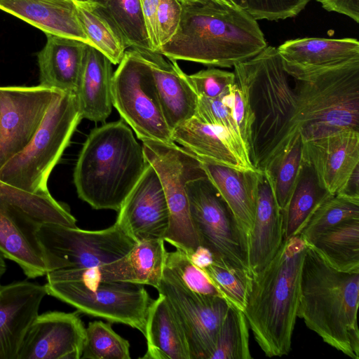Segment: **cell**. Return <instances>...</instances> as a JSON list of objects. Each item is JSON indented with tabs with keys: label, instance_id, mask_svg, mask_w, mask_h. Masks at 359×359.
<instances>
[{
	"label": "cell",
	"instance_id": "277c9868",
	"mask_svg": "<svg viewBox=\"0 0 359 359\" xmlns=\"http://www.w3.org/2000/svg\"><path fill=\"white\" fill-rule=\"evenodd\" d=\"M306 245L297 317L324 342L353 359H358L359 272L334 269Z\"/></svg>",
	"mask_w": 359,
	"mask_h": 359
},
{
	"label": "cell",
	"instance_id": "52a82bcc",
	"mask_svg": "<svg viewBox=\"0 0 359 359\" xmlns=\"http://www.w3.org/2000/svg\"><path fill=\"white\" fill-rule=\"evenodd\" d=\"M296 81V123L302 142L359 131V60Z\"/></svg>",
	"mask_w": 359,
	"mask_h": 359
},
{
	"label": "cell",
	"instance_id": "5bb4252c",
	"mask_svg": "<svg viewBox=\"0 0 359 359\" xmlns=\"http://www.w3.org/2000/svg\"><path fill=\"white\" fill-rule=\"evenodd\" d=\"M167 299L186 339L190 359H210L229 303L191 291L167 269L156 289Z\"/></svg>",
	"mask_w": 359,
	"mask_h": 359
},
{
	"label": "cell",
	"instance_id": "d6986e66",
	"mask_svg": "<svg viewBox=\"0 0 359 359\" xmlns=\"http://www.w3.org/2000/svg\"><path fill=\"white\" fill-rule=\"evenodd\" d=\"M276 48L285 72L297 81L359 60V42L353 38H299Z\"/></svg>",
	"mask_w": 359,
	"mask_h": 359
},
{
	"label": "cell",
	"instance_id": "44dd1931",
	"mask_svg": "<svg viewBox=\"0 0 359 359\" xmlns=\"http://www.w3.org/2000/svg\"><path fill=\"white\" fill-rule=\"evenodd\" d=\"M46 294L44 285L27 280L0 286V359H18L27 331Z\"/></svg>",
	"mask_w": 359,
	"mask_h": 359
},
{
	"label": "cell",
	"instance_id": "ffe728a7",
	"mask_svg": "<svg viewBox=\"0 0 359 359\" xmlns=\"http://www.w3.org/2000/svg\"><path fill=\"white\" fill-rule=\"evenodd\" d=\"M174 142L198 159L241 170H255L245 143L226 128L193 116L172 130Z\"/></svg>",
	"mask_w": 359,
	"mask_h": 359
},
{
	"label": "cell",
	"instance_id": "ba28073f",
	"mask_svg": "<svg viewBox=\"0 0 359 359\" xmlns=\"http://www.w3.org/2000/svg\"><path fill=\"white\" fill-rule=\"evenodd\" d=\"M81 119L75 94L59 90L29 144L0 168V182L29 192L48 190V177Z\"/></svg>",
	"mask_w": 359,
	"mask_h": 359
},
{
	"label": "cell",
	"instance_id": "9c48e42d",
	"mask_svg": "<svg viewBox=\"0 0 359 359\" xmlns=\"http://www.w3.org/2000/svg\"><path fill=\"white\" fill-rule=\"evenodd\" d=\"M142 142L147 161L156 171L167 201L169 226L164 241L189 256L200 244L191 220L187 184L207 177L205 172L198 157L175 142Z\"/></svg>",
	"mask_w": 359,
	"mask_h": 359
},
{
	"label": "cell",
	"instance_id": "8d00e7d4",
	"mask_svg": "<svg viewBox=\"0 0 359 359\" xmlns=\"http://www.w3.org/2000/svg\"><path fill=\"white\" fill-rule=\"evenodd\" d=\"M203 270L219 296L229 305L244 311L250 290L251 273L222 261H213Z\"/></svg>",
	"mask_w": 359,
	"mask_h": 359
},
{
	"label": "cell",
	"instance_id": "6da1fadb",
	"mask_svg": "<svg viewBox=\"0 0 359 359\" xmlns=\"http://www.w3.org/2000/svg\"><path fill=\"white\" fill-rule=\"evenodd\" d=\"M236 81L252 116L249 156L256 170L268 169L299 134L297 95L277 48L267 46L255 57L235 66Z\"/></svg>",
	"mask_w": 359,
	"mask_h": 359
},
{
	"label": "cell",
	"instance_id": "d590c367",
	"mask_svg": "<svg viewBox=\"0 0 359 359\" xmlns=\"http://www.w3.org/2000/svg\"><path fill=\"white\" fill-rule=\"evenodd\" d=\"M248 328L244 312L230 305L210 359H251Z\"/></svg>",
	"mask_w": 359,
	"mask_h": 359
},
{
	"label": "cell",
	"instance_id": "30bf717a",
	"mask_svg": "<svg viewBox=\"0 0 359 359\" xmlns=\"http://www.w3.org/2000/svg\"><path fill=\"white\" fill-rule=\"evenodd\" d=\"M38 239L46 273L97 268L123 257L136 243L115 223L94 231L45 224L38 232Z\"/></svg>",
	"mask_w": 359,
	"mask_h": 359
},
{
	"label": "cell",
	"instance_id": "3957f363",
	"mask_svg": "<svg viewBox=\"0 0 359 359\" xmlns=\"http://www.w3.org/2000/svg\"><path fill=\"white\" fill-rule=\"evenodd\" d=\"M306 246L299 235L284 239L273 258L252 275L243 312L255 341L268 357H281L291 350Z\"/></svg>",
	"mask_w": 359,
	"mask_h": 359
},
{
	"label": "cell",
	"instance_id": "4316f807",
	"mask_svg": "<svg viewBox=\"0 0 359 359\" xmlns=\"http://www.w3.org/2000/svg\"><path fill=\"white\" fill-rule=\"evenodd\" d=\"M163 239L136 242L123 257L97 267L100 281H119L155 287L163 278L167 250Z\"/></svg>",
	"mask_w": 359,
	"mask_h": 359
},
{
	"label": "cell",
	"instance_id": "603a6c76",
	"mask_svg": "<svg viewBox=\"0 0 359 359\" xmlns=\"http://www.w3.org/2000/svg\"><path fill=\"white\" fill-rule=\"evenodd\" d=\"M200 161L208 178L231 211L248 249L262 172L241 170Z\"/></svg>",
	"mask_w": 359,
	"mask_h": 359
},
{
	"label": "cell",
	"instance_id": "8992f818",
	"mask_svg": "<svg viewBox=\"0 0 359 359\" xmlns=\"http://www.w3.org/2000/svg\"><path fill=\"white\" fill-rule=\"evenodd\" d=\"M45 224L77 226L68 206L48 190L29 192L0 182V253L18 264L29 278L46 274L38 239Z\"/></svg>",
	"mask_w": 359,
	"mask_h": 359
},
{
	"label": "cell",
	"instance_id": "f35d334b",
	"mask_svg": "<svg viewBox=\"0 0 359 359\" xmlns=\"http://www.w3.org/2000/svg\"><path fill=\"white\" fill-rule=\"evenodd\" d=\"M165 268L191 291L219 296L205 271L196 266L183 250L176 248L175 251L168 252Z\"/></svg>",
	"mask_w": 359,
	"mask_h": 359
},
{
	"label": "cell",
	"instance_id": "f6af8a7d",
	"mask_svg": "<svg viewBox=\"0 0 359 359\" xmlns=\"http://www.w3.org/2000/svg\"><path fill=\"white\" fill-rule=\"evenodd\" d=\"M327 11L345 15L359 22V0H316Z\"/></svg>",
	"mask_w": 359,
	"mask_h": 359
},
{
	"label": "cell",
	"instance_id": "681fc988",
	"mask_svg": "<svg viewBox=\"0 0 359 359\" xmlns=\"http://www.w3.org/2000/svg\"><path fill=\"white\" fill-rule=\"evenodd\" d=\"M7 266L6 262L4 260V257L2 254L0 253V286L1 285V279L3 275L5 273L6 271Z\"/></svg>",
	"mask_w": 359,
	"mask_h": 359
},
{
	"label": "cell",
	"instance_id": "d4e9b609",
	"mask_svg": "<svg viewBox=\"0 0 359 359\" xmlns=\"http://www.w3.org/2000/svg\"><path fill=\"white\" fill-rule=\"evenodd\" d=\"M0 10L24 20L46 34L74 39L93 47L72 0H0Z\"/></svg>",
	"mask_w": 359,
	"mask_h": 359
},
{
	"label": "cell",
	"instance_id": "60d3db41",
	"mask_svg": "<svg viewBox=\"0 0 359 359\" xmlns=\"http://www.w3.org/2000/svg\"><path fill=\"white\" fill-rule=\"evenodd\" d=\"M219 98L229 110L249 151L248 142L253 121L245 95L236 81Z\"/></svg>",
	"mask_w": 359,
	"mask_h": 359
},
{
	"label": "cell",
	"instance_id": "ac0fdd59",
	"mask_svg": "<svg viewBox=\"0 0 359 359\" xmlns=\"http://www.w3.org/2000/svg\"><path fill=\"white\" fill-rule=\"evenodd\" d=\"M302 161L311 167L323 189L339 193L359 167V131L344 130L303 142Z\"/></svg>",
	"mask_w": 359,
	"mask_h": 359
},
{
	"label": "cell",
	"instance_id": "4fadbf2b",
	"mask_svg": "<svg viewBox=\"0 0 359 359\" xmlns=\"http://www.w3.org/2000/svg\"><path fill=\"white\" fill-rule=\"evenodd\" d=\"M187 191L191 220L200 245L210 251L213 261H222L250 272L240 229L208 177L189 182Z\"/></svg>",
	"mask_w": 359,
	"mask_h": 359
},
{
	"label": "cell",
	"instance_id": "7c38bea8",
	"mask_svg": "<svg viewBox=\"0 0 359 359\" xmlns=\"http://www.w3.org/2000/svg\"><path fill=\"white\" fill-rule=\"evenodd\" d=\"M113 74V106L141 141L174 142L164 117L151 69L140 56L126 50Z\"/></svg>",
	"mask_w": 359,
	"mask_h": 359
},
{
	"label": "cell",
	"instance_id": "7bdbcfd3",
	"mask_svg": "<svg viewBox=\"0 0 359 359\" xmlns=\"http://www.w3.org/2000/svg\"><path fill=\"white\" fill-rule=\"evenodd\" d=\"M182 15V4L178 0H160L157 11V27L160 48L169 42L176 34L180 24Z\"/></svg>",
	"mask_w": 359,
	"mask_h": 359
},
{
	"label": "cell",
	"instance_id": "9a60e30c",
	"mask_svg": "<svg viewBox=\"0 0 359 359\" xmlns=\"http://www.w3.org/2000/svg\"><path fill=\"white\" fill-rule=\"evenodd\" d=\"M58 91L39 84L0 86V168L29 144Z\"/></svg>",
	"mask_w": 359,
	"mask_h": 359
},
{
	"label": "cell",
	"instance_id": "ab89813d",
	"mask_svg": "<svg viewBox=\"0 0 359 359\" xmlns=\"http://www.w3.org/2000/svg\"><path fill=\"white\" fill-rule=\"evenodd\" d=\"M187 77L198 97H218L236 83L233 72L217 68L202 69Z\"/></svg>",
	"mask_w": 359,
	"mask_h": 359
},
{
	"label": "cell",
	"instance_id": "1f68e13d",
	"mask_svg": "<svg viewBox=\"0 0 359 359\" xmlns=\"http://www.w3.org/2000/svg\"><path fill=\"white\" fill-rule=\"evenodd\" d=\"M83 28L94 48L113 65H118L127 48L119 32L93 0H72Z\"/></svg>",
	"mask_w": 359,
	"mask_h": 359
},
{
	"label": "cell",
	"instance_id": "f546056e",
	"mask_svg": "<svg viewBox=\"0 0 359 359\" xmlns=\"http://www.w3.org/2000/svg\"><path fill=\"white\" fill-rule=\"evenodd\" d=\"M307 244L334 269L359 272V218L345 220Z\"/></svg>",
	"mask_w": 359,
	"mask_h": 359
},
{
	"label": "cell",
	"instance_id": "bcb514c9",
	"mask_svg": "<svg viewBox=\"0 0 359 359\" xmlns=\"http://www.w3.org/2000/svg\"><path fill=\"white\" fill-rule=\"evenodd\" d=\"M304 0H245L246 7L253 11H273L292 6Z\"/></svg>",
	"mask_w": 359,
	"mask_h": 359
},
{
	"label": "cell",
	"instance_id": "2e32d148",
	"mask_svg": "<svg viewBox=\"0 0 359 359\" xmlns=\"http://www.w3.org/2000/svg\"><path fill=\"white\" fill-rule=\"evenodd\" d=\"M135 242L163 239L169 211L161 180L148 162L118 211L115 222Z\"/></svg>",
	"mask_w": 359,
	"mask_h": 359
},
{
	"label": "cell",
	"instance_id": "484cf974",
	"mask_svg": "<svg viewBox=\"0 0 359 359\" xmlns=\"http://www.w3.org/2000/svg\"><path fill=\"white\" fill-rule=\"evenodd\" d=\"M112 65L103 53L88 46L74 92L82 118L97 123L110 116Z\"/></svg>",
	"mask_w": 359,
	"mask_h": 359
},
{
	"label": "cell",
	"instance_id": "7dc6e473",
	"mask_svg": "<svg viewBox=\"0 0 359 359\" xmlns=\"http://www.w3.org/2000/svg\"><path fill=\"white\" fill-rule=\"evenodd\" d=\"M189 257L196 266L203 270L213 262V256L210 251L201 245H199Z\"/></svg>",
	"mask_w": 359,
	"mask_h": 359
},
{
	"label": "cell",
	"instance_id": "b9f144b4",
	"mask_svg": "<svg viewBox=\"0 0 359 359\" xmlns=\"http://www.w3.org/2000/svg\"><path fill=\"white\" fill-rule=\"evenodd\" d=\"M194 117L209 124L222 126L243 142L235 121L219 97L216 98L198 97Z\"/></svg>",
	"mask_w": 359,
	"mask_h": 359
},
{
	"label": "cell",
	"instance_id": "e0dca14e",
	"mask_svg": "<svg viewBox=\"0 0 359 359\" xmlns=\"http://www.w3.org/2000/svg\"><path fill=\"white\" fill-rule=\"evenodd\" d=\"M86 327L76 312L39 314L24 337L18 359H81Z\"/></svg>",
	"mask_w": 359,
	"mask_h": 359
},
{
	"label": "cell",
	"instance_id": "5b68a950",
	"mask_svg": "<svg viewBox=\"0 0 359 359\" xmlns=\"http://www.w3.org/2000/svg\"><path fill=\"white\" fill-rule=\"evenodd\" d=\"M147 163L142 144L124 121L93 129L74 171L78 196L95 210L118 212Z\"/></svg>",
	"mask_w": 359,
	"mask_h": 359
},
{
	"label": "cell",
	"instance_id": "8fae6325",
	"mask_svg": "<svg viewBox=\"0 0 359 359\" xmlns=\"http://www.w3.org/2000/svg\"><path fill=\"white\" fill-rule=\"evenodd\" d=\"M46 280L47 294L74 306L78 312L126 325L144 335L153 299L143 285L119 281L86 284L49 277Z\"/></svg>",
	"mask_w": 359,
	"mask_h": 359
},
{
	"label": "cell",
	"instance_id": "f1b7e54d",
	"mask_svg": "<svg viewBox=\"0 0 359 359\" xmlns=\"http://www.w3.org/2000/svg\"><path fill=\"white\" fill-rule=\"evenodd\" d=\"M144 336L147 351L141 358L190 359L182 330L162 294L149 306Z\"/></svg>",
	"mask_w": 359,
	"mask_h": 359
},
{
	"label": "cell",
	"instance_id": "83f0119b",
	"mask_svg": "<svg viewBox=\"0 0 359 359\" xmlns=\"http://www.w3.org/2000/svg\"><path fill=\"white\" fill-rule=\"evenodd\" d=\"M37 54L39 85L74 93L88 45L71 38L53 34Z\"/></svg>",
	"mask_w": 359,
	"mask_h": 359
},
{
	"label": "cell",
	"instance_id": "e575fe53",
	"mask_svg": "<svg viewBox=\"0 0 359 359\" xmlns=\"http://www.w3.org/2000/svg\"><path fill=\"white\" fill-rule=\"evenodd\" d=\"M353 218H359V198L331 194L314 211L299 235L309 243L330 229Z\"/></svg>",
	"mask_w": 359,
	"mask_h": 359
},
{
	"label": "cell",
	"instance_id": "4dcf8cb0",
	"mask_svg": "<svg viewBox=\"0 0 359 359\" xmlns=\"http://www.w3.org/2000/svg\"><path fill=\"white\" fill-rule=\"evenodd\" d=\"M330 195L319 184L311 167L302 161L296 186L284 213V239L299 235L314 211Z\"/></svg>",
	"mask_w": 359,
	"mask_h": 359
},
{
	"label": "cell",
	"instance_id": "74e56055",
	"mask_svg": "<svg viewBox=\"0 0 359 359\" xmlns=\"http://www.w3.org/2000/svg\"><path fill=\"white\" fill-rule=\"evenodd\" d=\"M81 359H130V344L110 323L93 321L86 327Z\"/></svg>",
	"mask_w": 359,
	"mask_h": 359
},
{
	"label": "cell",
	"instance_id": "7402d4cb",
	"mask_svg": "<svg viewBox=\"0 0 359 359\" xmlns=\"http://www.w3.org/2000/svg\"><path fill=\"white\" fill-rule=\"evenodd\" d=\"M135 50L151 69L164 117L171 130L194 116L198 97L177 61L157 52Z\"/></svg>",
	"mask_w": 359,
	"mask_h": 359
},
{
	"label": "cell",
	"instance_id": "7a4b0ae2",
	"mask_svg": "<svg viewBox=\"0 0 359 359\" xmlns=\"http://www.w3.org/2000/svg\"><path fill=\"white\" fill-rule=\"evenodd\" d=\"M257 20L230 1L182 4L179 28L157 53L174 60L232 67L265 49Z\"/></svg>",
	"mask_w": 359,
	"mask_h": 359
},
{
	"label": "cell",
	"instance_id": "cb8c5ba5",
	"mask_svg": "<svg viewBox=\"0 0 359 359\" xmlns=\"http://www.w3.org/2000/svg\"><path fill=\"white\" fill-rule=\"evenodd\" d=\"M283 241L284 214L278 208L269 180L262 172L247 249L251 275L260 271L273 258Z\"/></svg>",
	"mask_w": 359,
	"mask_h": 359
},
{
	"label": "cell",
	"instance_id": "f907efd6",
	"mask_svg": "<svg viewBox=\"0 0 359 359\" xmlns=\"http://www.w3.org/2000/svg\"><path fill=\"white\" fill-rule=\"evenodd\" d=\"M183 5H188V4H194L198 3H203L209 0H178ZM218 1H229L228 0H218Z\"/></svg>",
	"mask_w": 359,
	"mask_h": 359
},
{
	"label": "cell",
	"instance_id": "ee69618b",
	"mask_svg": "<svg viewBox=\"0 0 359 359\" xmlns=\"http://www.w3.org/2000/svg\"><path fill=\"white\" fill-rule=\"evenodd\" d=\"M160 0H140L144 25L152 51L158 52L159 43L157 27V11Z\"/></svg>",
	"mask_w": 359,
	"mask_h": 359
},
{
	"label": "cell",
	"instance_id": "c3c4849f",
	"mask_svg": "<svg viewBox=\"0 0 359 359\" xmlns=\"http://www.w3.org/2000/svg\"><path fill=\"white\" fill-rule=\"evenodd\" d=\"M338 194L359 198V167L355 168L342 190Z\"/></svg>",
	"mask_w": 359,
	"mask_h": 359
},
{
	"label": "cell",
	"instance_id": "836d02e7",
	"mask_svg": "<svg viewBox=\"0 0 359 359\" xmlns=\"http://www.w3.org/2000/svg\"><path fill=\"white\" fill-rule=\"evenodd\" d=\"M303 142L299 134L290 148L263 171L271 186L278 208L284 214L296 186L302 164Z\"/></svg>",
	"mask_w": 359,
	"mask_h": 359
},
{
	"label": "cell",
	"instance_id": "d6a6232c",
	"mask_svg": "<svg viewBox=\"0 0 359 359\" xmlns=\"http://www.w3.org/2000/svg\"><path fill=\"white\" fill-rule=\"evenodd\" d=\"M93 1L111 20L127 48L151 50L140 0Z\"/></svg>",
	"mask_w": 359,
	"mask_h": 359
}]
</instances>
